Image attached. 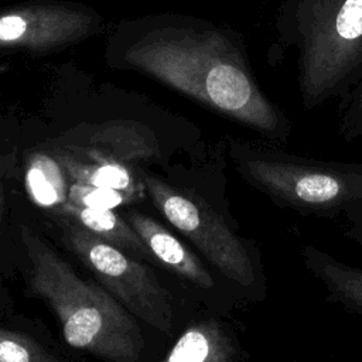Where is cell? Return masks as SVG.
I'll return each instance as SVG.
<instances>
[{
  "instance_id": "6",
  "label": "cell",
  "mask_w": 362,
  "mask_h": 362,
  "mask_svg": "<svg viewBox=\"0 0 362 362\" xmlns=\"http://www.w3.org/2000/svg\"><path fill=\"white\" fill-rule=\"evenodd\" d=\"M61 219L64 240L79 260L127 311L157 331L168 334L173 327V307L167 290L154 272L79 223Z\"/></svg>"
},
{
  "instance_id": "1",
  "label": "cell",
  "mask_w": 362,
  "mask_h": 362,
  "mask_svg": "<svg viewBox=\"0 0 362 362\" xmlns=\"http://www.w3.org/2000/svg\"><path fill=\"white\" fill-rule=\"evenodd\" d=\"M124 61L270 143H286L291 133V122L259 88L242 48L219 30H156L134 42Z\"/></svg>"
},
{
  "instance_id": "19",
  "label": "cell",
  "mask_w": 362,
  "mask_h": 362,
  "mask_svg": "<svg viewBox=\"0 0 362 362\" xmlns=\"http://www.w3.org/2000/svg\"><path fill=\"white\" fill-rule=\"evenodd\" d=\"M358 140H361V141H362V132H361V134H359V137H358Z\"/></svg>"
},
{
  "instance_id": "18",
  "label": "cell",
  "mask_w": 362,
  "mask_h": 362,
  "mask_svg": "<svg viewBox=\"0 0 362 362\" xmlns=\"http://www.w3.org/2000/svg\"><path fill=\"white\" fill-rule=\"evenodd\" d=\"M345 235L362 246V198L351 202L344 214Z\"/></svg>"
},
{
  "instance_id": "3",
  "label": "cell",
  "mask_w": 362,
  "mask_h": 362,
  "mask_svg": "<svg viewBox=\"0 0 362 362\" xmlns=\"http://www.w3.org/2000/svg\"><path fill=\"white\" fill-rule=\"evenodd\" d=\"M279 38L297 51L304 109L346 96L362 74V0H283Z\"/></svg>"
},
{
  "instance_id": "9",
  "label": "cell",
  "mask_w": 362,
  "mask_h": 362,
  "mask_svg": "<svg viewBox=\"0 0 362 362\" xmlns=\"http://www.w3.org/2000/svg\"><path fill=\"white\" fill-rule=\"evenodd\" d=\"M129 223L148 247L151 256L171 272L202 291L215 293L219 290L216 276L163 225L140 212H133L129 218Z\"/></svg>"
},
{
  "instance_id": "17",
  "label": "cell",
  "mask_w": 362,
  "mask_h": 362,
  "mask_svg": "<svg viewBox=\"0 0 362 362\" xmlns=\"http://www.w3.org/2000/svg\"><path fill=\"white\" fill-rule=\"evenodd\" d=\"M339 120V133L348 140H358L362 132V74L356 85L345 96Z\"/></svg>"
},
{
  "instance_id": "4",
  "label": "cell",
  "mask_w": 362,
  "mask_h": 362,
  "mask_svg": "<svg viewBox=\"0 0 362 362\" xmlns=\"http://www.w3.org/2000/svg\"><path fill=\"white\" fill-rule=\"evenodd\" d=\"M239 175L281 209L337 219L362 198V163L327 161L286 151L272 143L232 141Z\"/></svg>"
},
{
  "instance_id": "8",
  "label": "cell",
  "mask_w": 362,
  "mask_h": 362,
  "mask_svg": "<svg viewBox=\"0 0 362 362\" xmlns=\"http://www.w3.org/2000/svg\"><path fill=\"white\" fill-rule=\"evenodd\" d=\"M54 153L71 158L134 168L158 154L154 134L136 122H107L75 130L54 144Z\"/></svg>"
},
{
  "instance_id": "12",
  "label": "cell",
  "mask_w": 362,
  "mask_h": 362,
  "mask_svg": "<svg viewBox=\"0 0 362 362\" xmlns=\"http://www.w3.org/2000/svg\"><path fill=\"white\" fill-rule=\"evenodd\" d=\"M55 214L61 218L79 223L86 230L105 239L120 250L136 252L143 257L151 256L148 247L134 232L130 223L123 221L112 209L89 208L66 201Z\"/></svg>"
},
{
  "instance_id": "14",
  "label": "cell",
  "mask_w": 362,
  "mask_h": 362,
  "mask_svg": "<svg viewBox=\"0 0 362 362\" xmlns=\"http://www.w3.org/2000/svg\"><path fill=\"white\" fill-rule=\"evenodd\" d=\"M54 153V151H52ZM61 164L64 165L71 181H81L86 184L109 187L123 191H132L136 194H143L144 185L141 177L139 178L134 173V168L112 164H99V163H86L71 158L64 154L54 153Z\"/></svg>"
},
{
  "instance_id": "20",
  "label": "cell",
  "mask_w": 362,
  "mask_h": 362,
  "mask_svg": "<svg viewBox=\"0 0 362 362\" xmlns=\"http://www.w3.org/2000/svg\"><path fill=\"white\" fill-rule=\"evenodd\" d=\"M0 202H1V201H0Z\"/></svg>"
},
{
  "instance_id": "16",
  "label": "cell",
  "mask_w": 362,
  "mask_h": 362,
  "mask_svg": "<svg viewBox=\"0 0 362 362\" xmlns=\"http://www.w3.org/2000/svg\"><path fill=\"white\" fill-rule=\"evenodd\" d=\"M0 362H59L41 345L20 332L0 327Z\"/></svg>"
},
{
  "instance_id": "15",
  "label": "cell",
  "mask_w": 362,
  "mask_h": 362,
  "mask_svg": "<svg viewBox=\"0 0 362 362\" xmlns=\"http://www.w3.org/2000/svg\"><path fill=\"white\" fill-rule=\"evenodd\" d=\"M140 197V194L132 191L100 187L81 181H71L68 192V201L76 205L100 209H113L124 204H130Z\"/></svg>"
},
{
  "instance_id": "5",
  "label": "cell",
  "mask_w": 362,
  "mask_h": 362,
  "mask_svg": "<svg viewBox=\"0 0 362 362\" xmlns=\"http://www.w3.org/2000/svg\"><path fill=\"white\" fill-rule=\"evenodd\" d=\"M144 191L158 211L177 228L249 303L267 297V277L255 240L242 236L226 211L201 194L180 189L156 177L141 175Z\"/></svg>"
},
{
  "instance_id": "7",
  "label": "cell",
  "mask_w": 362,
  "mask_h": 362,
  "mask_svg": "<svg viewBox=\"0 0 362 362\" xmlns=\"http://www.w3.org/2000/svg\"><path fill=\"white\" fill-rule=\"evenodd\" d=\"M96 17L66 4H30L0 13V49L42 52L85 38Z\"/></svg>"
},
{
  "instance_id": "10",
  "label": "cell",
  "mask_w": 362,
  "mask_h": 362,
  "mask_svg": "<svg viewBox=\"0 0 362 362\" xmlns=\"http://www.w3.org/2000/svg\"><path fill=\"white\" fill-rule=\"evenodd\" d=\"M160 362H245L235 329L218 315L191 324Z\"/></svg>"
},
{
  "instance_id": "2",
  "label": "cell",
  "mask_w": 362,
  "mask_h": 362,
  "mask_svg": "<svg viewBox=\"0 0 362 362\" xmlns=\"http://www.w3.org/2000/svg\"><path fill=\"white\" fill-rule=\"evenodd\" d=\"M20 236L31 264L30 287L57 315L66 344L109 362H136L144 339L133 314L30 228L21 226Z\"/></svg>"
},
{
  "instance_id": "11",
  "label": "cell",
  "mask_w": 362,
  "mask_h": 362,
  "mask_svg": "<svg viewBox=\"0 0 362 362\" xmlns=\"http://www.w3.org/2000/svg\"><path fill=\"white\" fill-rule=\"evenodd\" d=\"M308 273L321 284L329 303L346 313L362 315V269L335 259L314 245L301 249Z\"/></svg>"
},
{
  "instance_id": "13",
  "label": "cell",
  "mask_w": 362,
  "mask_h": 362,
  "mask_svg": "<svg viewBox=\"0 0 362 362\" xmlns=\"http://www.w3.org/2000/svg\"><path fill=\"white\" fill-rule=\"evenodd\" d=\"M69 177L54 153L35 151L25 167V189L38 206L57 212L66 201Z\"/></svg>"
}]
</instances>
